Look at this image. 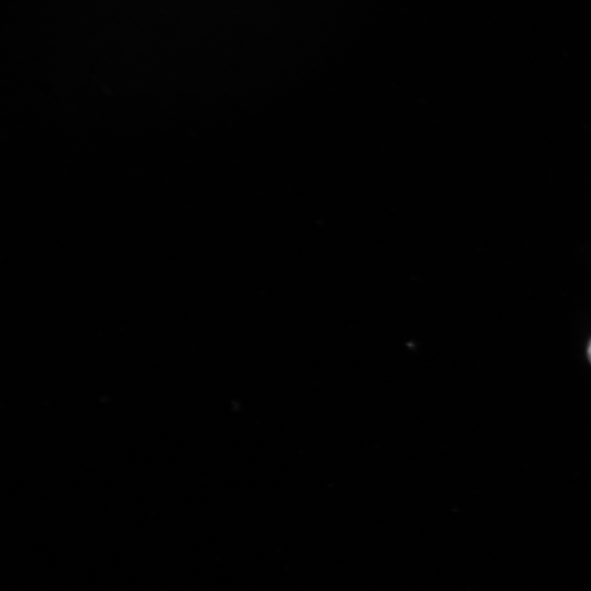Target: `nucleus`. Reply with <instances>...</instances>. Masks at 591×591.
<instances>
[{
    "mask_svg": "<svg viewBox=\"0 0 591 591\" xmlns=\"http://www.w3.org/2000/svg\"><path fill=\"white\" fill-rule=\"evenodd\" d=\"M588 358H589V360L591 362V341H590L589 347H588Z\"/></svg>",
    "mask_w": 591,
    "mask_h": 591,
    "instance_id": "obj_1",
    "label": "nucleus"
}]
</instances>
